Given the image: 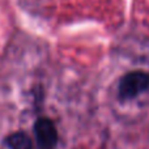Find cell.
<instances>
[{"mask_svg":"<svg viewBox=\"0 0 149 149\" xmlns=\"http://www.w3.org/2000/svg\"><path fill=\"white\" fill-rule=\"evenodd\" d=\"M149 88V73L134 71L126 73L118 85V95L120 100H132L144 93Z\"/></svg>","mask_w":149,"mask_h":149,"instance_id":"6da1fadb","label":"cell"},{"mask_svg":"<svg viewBox=\"0 0 149 149\" xmlns=\"http://www.w3.org/2000/svg\"><path fill=\"white\" fill-rule=\"evenodd\" d=\"M34 135L41 149H54L58 143L55 124L47 118H39L34 124Z\"/></svg>","mask_w":149,"mask_h":149,"instance_id":"7a4b0ae2","label":"cell"},{"mask_svg":"<svg viewBox=\"0 0 149 149\" xmlns=\"http://www.w3.org/2000/svg\"><path fill=\"white\" fill-rule=\"evenodd\" d=\"M7 144L10 149H33L30 137L24 132L12 134L7 139Z\"/></svg>","mask_w":149,"mask_h":149,"instance_id":"3957f363","label":"cell"}]
</instances>
